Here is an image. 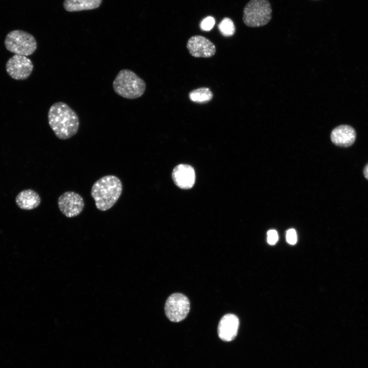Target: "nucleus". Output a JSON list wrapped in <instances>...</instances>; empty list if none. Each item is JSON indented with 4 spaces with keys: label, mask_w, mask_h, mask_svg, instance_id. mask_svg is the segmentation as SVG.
<instances>
[{
    "label": "nucleus",
    "mask_w": 368,
    "mask_h": 368,
    "mask_svg": "<svg viewBox=\"0 0 368 368\" xmlns=\"http://www.w3.org/2000/svg\"><path fill=\"white\" fill-rule=\"evenodd\" d=\"M123 190L121 180L113 175H106L97 180L91 189V196L96 208L105 211L111 208L121 195Z\"/></svg>",
    "instance_id": "nucleus-2"
},
{
    "label": "nucleus",
    "mask_w": 368,
    "mask_h": 368,
    "mask_svg": "<svg viewBox=\"0 0 368 368\" xmlns=\"http://www.w3.org/2000/svg\"><path fill=\"white\" fill-rule=\"evenodd\" d=\"M4 43L10 52L25 56L32 55L37 48V42L34 37L22 30L10 32L5 38Z\"/></svg>",
    "instance_id": "nucleus-5"
},
{
    "label": "nucleus",
    "mask_w": 368,
    "mask_h": 368,
    "mask_svg": "<svg viewBox=\"0 0 368 368\" xmlns=\"http://www.w3.org/2000/svg\"><path fill=\"white\" fill-rule=\"evenodd\" d=\"M190 99L197 103H206L213 97L212 92L208 87H200L192 90L189 94Z\"/></svg>",
    "instance_id": "nucleus-15"
},
{
    "label": "nucleus",
    "mask_w": 368,
    "mask_h": 368,
    "mask_svg": "<svg viewBox=\"0 0 368 368\" xmlns=\"http://www.w3.org/2000/svg\"><path fill=\"white\" fill-rule=\"evenodd\" d=\"M172 178L175 185L183 189L193 187L195 182V173L192 167L186 164H180L173 170Z\"/></svg>",
    "instance_id": "nucleus-11"
},
{
    "label": "nucleus",
    "mask_w": 368,
    "mask_h": 368,
    "mask_svg": "<svg viewBox=\"0 0 368 368\" xmlns=\"http://www.w3.org/2000/svg\"><path fill=\"white\" fill-rule=\"evenodd\" d=\"M363 175L365 178L368 180V163L365 165L363 169Z\"/></svg>",
    "instance_id": "nucleus-20"
},
{
    "label": "nucleus",
    "mask_w": 368,
    "mask_h": 368,
    "mask_svg": "<svg viewBox=\"0 0 368 368\" xmlns=\"http://www.w3.org/2000/svg\"><path fill=\"white\" fill-rule=\"evenodd\" d=\"M272 8L268 0H250L243 11V21L249 27L267 25L272 18Z\"/></svg>",
    "instance_id": "nucleus-4"
},
{
    "label": "nucleus",
    "mask_w": 368,
    "mask_h": 368,
    "mask_svg": "<svg viewBox=\"0 0 368 368\" xmlns=\"http://www.w3.org/2000/svg\"><path fill=\"white\" fill-rule=\"evenodd\" d=\"M215 23V19L213 17L208 16L201 21L200 26L202 30L209 31L213 28Z\"/></svg>",
    "instance_id": "nucleus-17"
},
{
    "label": "nucleus",
    "mask_w": 368,
    "mask_h": 368,
    "mask_svg": "<svg viewBox=\"0 0 368 368\" xmlns=\"http://www.w3.org/2000/svg\"><path fill=\"white\" fill-rule=\"evenodd\" d=\"M356 137L355 129L347 125H342L335 128L331 133L332 142L336 145L342 147L351 146Z\"/></svg>",
    "instance_id": "nucleus-12"
},
{
    "label": "nucleus",
    "mask_w": 368,
    "mask_h": 368,
    "mask_svg": "<svg viewBox=\"0 0 368 368\" xmlns=\"http://www.w3.org/2000/svg\"><path fill=\"white\" fill-rule=\"evenodd\" d=\"M102 0H64L63 7L68 12L95 9L99 7Z\"/></svg>",
    "instance_id": "nucleus-14"
},
{
    "label": "nucleus",
    "mask_w": 368,
    "mask_h": 368,
    "mask_svg": "<svg viewBox=\"0 0 368 368\" xmlns=\"http://www.w3.org/2000/svg\"><path fill=\"white\" fill-rule=\"evenodd\" d=\"M57 203L60 212L68 218L80 214L85 205L82 197L73 191H67L62 194L59 197Z\"/></svg>",
    "instance_id": "nucleus-7"
},
{
    "label": "nucleus",
    "mask_w": 368,
    "mask_h": 368,
    "mask_svg": "<svg viewBox=\"0 0 368 368\" xmlns=\"http://www.w3.org/2000/svg\"><path fill=\"white\" fill-rule=\"evenodd\" d=\"M279 236L277 232L274 229H270L267 232V242L270 245H274L278 241Z\"/></svg>",
    "instance_id": "nucleus-19"
},
{
    "label": "nucleus",
    "mask_w": 368,
    "mask_h": 368,
    "mask_svg": "<svg viewBox=\"0 0 368 368\" xmlns=\"http://www.w3.org/2000/svg\"><path fill=\"white\" fill-rule=\"evenodd\" d=\"M49 124L59 139L66 140L75 135L79 121L76 112L62 102L53 104L48 112Z\"/></svg>",
    "instance_id": "nucleus-1"
},
{
    "label": "nucleus",
    "mask_w": 368,
    "mask_h": 368,
    "mask_svg": "<svg viewBox=\"0 0 368 368\" xmlns=\"http://www.w3.org/2000/svg\"><path fill=\"white\" fill-rule=\"evenodd\" d=\"M190 309V303L188 298L180 293L170 295L165 305L166 316L173 322H179L185 319Z\"/></svg>",
    "instance_id": "nucleus-6"
},
{
    "label": "nucleus",
    "mask_w": 368,
    "mask_h": 368,
    "mask_svg": "<svg viewBox=\"0 0 368 368\" xmlns=\"http://www.w3.org/2000/svg\"><path fill=\"white\" fill-rule=\"evenodd\" d=\"M239 320L233 314L224 315L220 319L218 326L219 337L225 341L234 340L238 333Z\"/></svg>",
    "instance_id": "nucleus-10"
},
{
    "label": "nucleus",
    "mask_w": 368,
    "mask_h": 368,
    "mask_svg": "<svg viewBox=\"0 0 368 368\" xmlns=\"http://www.w3.org/2000/svg\"><path fill=\"white\" fill-rule=\"evenodd\" d=\"M8 74L13 79L22 80L27 79L31 74L33 65L31 60L22 55L15 54L6 63Z\"/></svg>",
    "instance_id": "nucleus-8"
},
{
    "label": "nucleus",
    "mask_w": 368,
    "mask_h": 368,
    "mask_svg": "<svg viewBox=\"0 0 368 368\" xmlns=\"http://www.w3.org/2000/svg\"><path fill=\"white\" fill-rule=\"evenodd\" d=\"M114 92L126 99H134L141 97L146 89L144 81L134 72L128 70H121L112 83Z\"/></svg>",
    "instance_id": "nucleus-3"
},
{
    "label": "nucleus",
    "mask_w": 368,
    "mask_h": 368,
    "mask_svg": "<svg viewBox=\"0 0 368 368\" xmlns=\"http://www.w3.org/2000/svg\"><path fill=\"white\" fill-rule=\"evenodd\" d=\"M286 239L287 243L291 245H294L297 242V235L296 231L293 228H290L287 231Z\"/></svg>",
    "instance_id": "nucleus-18"
},
{
    "label": "nucleus",
    "mask_w": 368,
    "mask_h": 368,
    "mask_svg": "<svg viewBox=\"0 0 368 368\" xmlns=\"http://www.w3.org/2000/svg\"><path fill=\"white\" fill-rule=\"evenodd\" d=\"M187 48L190 54L195 57L209 58L216 53L214 44L206 37L195 35L188 40Z\"/></svg>",
    "instance_id": "nucleus-9"
},
{
    "label": "nucleus",
    "mask_w": 368,
    "mask_h": 368,
    "mask_svg": "<svg viewBox=\"0 0 368 368\" xmlns=\"http://www.w3.org/2000/svg\"><path fill=\"white\" fill-rule=\"evenodd\" d=\"M16 205L22 210H31L38 207L41 203V198L37 192L32 189L20 191L16 196Z\"/></svg>",
    "instance_id": "nucleus-13"
},
{
    "label": "nucleus",
    "mask_w": 368,
    "mask_h": 368,
    "mask_svg": "<svg viewBox=\"0 0 368 368\" xmlns=\"http://www.w3.org/2000/svg\"><path fill=\"white\" fill-rule=\"evenodd\" d=\"M218 27L222 35L224 36H231L235 32V27L233 20L228 17L224 18L219 24Z\"/></svg>",
    "instance_id": "nucleus-16"
}]
</instances>
